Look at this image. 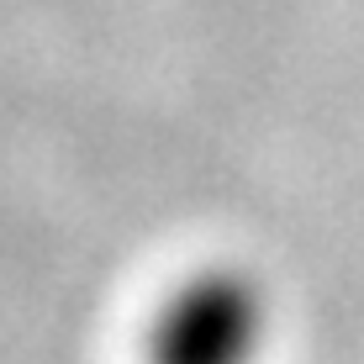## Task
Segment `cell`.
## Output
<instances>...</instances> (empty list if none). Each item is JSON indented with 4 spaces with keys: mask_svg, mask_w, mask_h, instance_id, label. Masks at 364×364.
Returning a JSON list of instances; mask_svg holds the SVG:
<instances>
[{
    "mask_svg": "<svg viewBox=\"0 0 364 364\" xmlns=\"http://www.w3.org/2000/svg\"><path fill=\"white\" fill-rule=\"evenodd\" d=\"M269 291L243 264H200L159 296L137 364H264Z\"/></svg>",
    "mask_w": 364,
    "mask_h": 364,
    "instance_id": "cell-1",
    "label": "cell"
}]
</instances>
